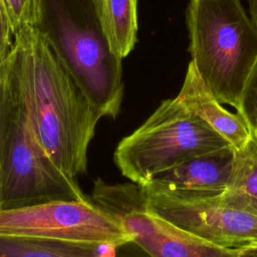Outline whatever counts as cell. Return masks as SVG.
I'll return each mask as SVG.
<instances>
[{"label": "cell", "instance_id": "obj_1", "mask_svg": "<svg viewBox=\"0 0 257 257\" xmlns=\"http://www.w3.org/2000/svg\"><path fill=\"white\" fill-rule=\"evenodd\" d=\"M17 83L40 141L69 179L86 172L87 151L101 117L38 27L23 29L0 58Z\"/></svg>", "mask_w": 257, "mask_h": 257}, {"label": "cell", "instance_id": "obj_2", "mask_svg": "<svg viewBox=\"0 0 257 257\" xmlns=\"http://www.w3.org/2000/svg\"><path fill=\"white\" fill-rule=\"evenodd\" d=\"M86 199L46 153L17 83L0 68V210Z\"/></svg>", "mask_w": 257, "mask_h": 257}, {"label": "cell", "instance_id": "obj_3", "mask_svg": "<svg viewBox=\"0 0 257 257\" xmlns=\"http://www.w3.org/2000/svg\"><path fill=\"white\" fill-rule=\"evenodd\" d=\"M38 28L99 115L116 117L124 90L122 59L110 51L93 1L45 0Z\"/></svg>", "mask_w": 257, "mask_h": 257}, {"label": "cell", "instance_id": "obj_4", "mask_svg": "<svg viewBox=\"0 0 257 257\" xmlns=\"http://www.w3.org/2000/svg\"><path fill=\"white\" fill-rule=\"evenodd\" d=\"M189 52L222 104L237 108L257 60V28L241 0H189Z\"/></svg>", "mask_w": 257, "mask_h": 257}, {"label": "cell", "instance_id": "obj_5", "mask_svg": "<svg viewBox=\"0 0 257 257\" xmlns=\"http://www.w3.org/2000/svg\"><path fill=\"white\" fill-rule=\"evenodd\" d=\"M230 144L176 97L161 102L148 119L116 146L113 160L139 186L192 158Z\"/></svg>", "mask_w": 257, "mask_h": 257}, {"label": "cell", "instance_id": "obj_6", "mask_svg": "<svg viewBox=\"0 0 257 257\" xmlns=\"http://www.w3.org/2000/svg\"><path fill=\"white\" fill-rule=\"evenodd\" d=\"M92 200L119 218L131 238L151 257H238V248L216 245L145 209L135 183L94 182Z\"/></svg>", "mask_w": 257, "mask_h": 257}, {"label": "cell", "instance_id": "obj_7", "mask_svg": "<svg viewBox=\"0 0 257 257\" xmlns=\"http://www.w3.org/2000/svg\"><path fill=\"white\" fill-rule=\"evenodd\" d=\"M0 235L106 243L133 240L117 216L89 198L0 210Z\"/></svg>", "mask_w": 257, "mask_h": 257}, {"label": "cell", "instance_id": "obj_8", "mask_svg": "<svg viewBox=\"0 0 257 257\" xmlns=\"http://www.w3.org/2000/svg\"><path fill=\"white\" fill-rule=\"evenodd\" d=\"M142 193L146 210L206 241L227 248L257 243L255 209L224 203L218 195L181 201L159 194Z\"/></svg>", "mask_w": 257, "mask_h": 257}, {"label": "cell", "instance_id": "obj_9", "mask_svg": "<svg viewBox=\"0 0 257 257\" xmlns=\"http://www.w3.org/2000/svg\"><path fill=\"white\" fill-rule=\"evenodd\" d=\"M235 158L236 149L230 145L164 171L140 187L144 193L181 201L216 196L227 189Z\"/></svg>", "mask_w": 257, "mask_h": 257}, {"label": "cell", "instance_id": "obj_10", "mask_svg": "<svg viewBox=\"0 0 257 257\" xmlns=\"http://www.w3.org/2000/svg\"><path fill=\"white\" fill-rule=\"evenodd\" d=\"M0 257H151L134 240L65 241L0 235Z\"/></svg>", "mask_w": 257, "mask_h": 257}, {"label": "cell", "instance_id": "obj_11", "mask_svg": "<svg viewBox=\"0 0 257 257\" xmlns=\"http://www.w3.org/2000/svg\"><path fill=\"white\" fill-rule=\"evenodd\" d=\"M176 98L191 112L199 116L221 135L236 150L242 148L252 137V133L238 113L223 107L192 61Z\"/></svg>", "mask_w": 257, "mask_h": 257}, {"label": "cell", "instance_id": "obj_12", "mask_svg": "<svg viewBox=\"0 0 257 257\" xmlns=\"http://www.w3.org/2000/svg\"><path fill=\"white\" fill-rule=\"evenodd\" d=\"M94 6L110 51L125 58L137 42L138 0H97Z\"/></svg>", "mask_w": 257, "mask_h": 257}, {"label": "cell", "instance_id": "obj_13", "mask_svg": "<svg viewBox=\"0 0 257 257\" xmlns=\"http://www.w3.org/2000/svg\"><path fill=\"white\" fill-rule=\"evenodd\" d=\"M218 197L224 203L257 210V136L254 134L246 145L236 150L229 185Z\"/></svg>", "mask_w": 257, "mask_h": 257}, {"label": "cell", "instance_id": "obj_14", "mask_svg": "<svg viewBox=\"0 0 257 257\" xmlns=\"http://www.w3.org/2000/svg\"><path fill=\"white\" fill-rule=\"evenodd\" d=\"M44 4L45 0H0V58L23 29L40 26Z\"/></svg>", "mask_w": 257, "mask_h": 257}, {"label": "cell", "instance_id": "obj_15", "mask_svg": "<svg viewBox=\"0 0 257 257\" xmlns=\"http://www.w3.org/2000/svg\"><path fill=\"white\" fill-rule=\"evenodd\" d=\"M237 113L244 119L252 134L257 132V60L243 89Z\"/></svg>", "mask_w": 257, "mask_h": 257}, {"label": "cell", "instance_id": "obj_16", "mask_svg": "<svg viewBox=\"0 0 257 257\" xmlns=\"http://www.w3.org/2000/svg\"><path fill=\"white\" fill-rule=\"evenodd\" d=\"M238 257H257V243L238 248Z\"/></svg>", "mask_w": 257, "mask_h": 257}, {"label": "cell", "instance_id": "obj_17", "mask_svg": "<svg viewBox=\"0 0 257 257\" xmlns=\"http://www.w3.org/2000/svg\"><path fill=\"white\" fill-rule=\"evenodd\" d=\"M249 2V13L253 24L257 28V0H248Z\"/></svg>", "mask_w": 257, "mask_h": 257}, {"label": "cell", "instance_id": "obj_18", "mask_svg": "<svg viewBox=\"0 0 257 257\" xmlns=\"http://www.w3.org/2000/svg\"><path fill=\"white\" fill-rule=\"evenodd\" d=\"M92 1H93V3H95L97 0H92Z\"/></svg>", "mask_w": 257, "mask_h": 257}, {"label": "cell", "instance_id": "obj_19", "mask_svg": "<svg viewBox=\"0 0 257 257\" xmlns=\"http://www.w3.org/2000/svg\"><path fill=\"white\" fill-rule=\"evenodd\" d=\"M254 135H255V136H257V132H256V133H254Z\"/></svg>", "mask_w": 257, "mask_h": 257}]
</instances>
